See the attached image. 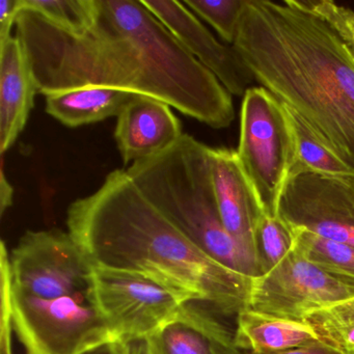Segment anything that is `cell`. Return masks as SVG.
I'll list each match as a JSON object with an SVG mask.
<instances>
[{"label": "cell", "instance_id": "f546056e", "mask_svg": "<svg viewBox=\"0 0 354 354\" xmlns=\"http://www.w3.org/2000/svg\"><path fill=\"white\" fill-rule=\"evenodd\" d=\"M126 354H150L146 339L126 343Z\"/></svg>", "mask_w": 354, "mask_h": 354}, {"label": "cell", "instance_id": "ba28073f", "mask_svg": "<svg viewBox=\"0 0 354 354\" xmlns=\"http://www.w3.org/2000/svg\"><path fill=\"white\" fill-rule=\"evenodd\" d=\"M12 289L43 299L88 295L94 265L69 232L28 231L9 256Z\"/></svg>", "mask_w": 354, "mask_h": 354}, {"label": "cell", "instance_id": "8992f818", "mask_svg": "<svg viewBox=\"0 0 354 354\" xmlns=\"http://www.w3.org/2000/svg\"><path fill=\"white\" fill-rule=\"evenodd\" d=\"M11 320L26 354H86L117 342L88 295L43 299L12 289Z\"/></svg>", "mask_w": 354, "mask_h": 354}, {"label": "cell", "instance_id": "3957f363", "mask_svg": "<svg viewBox=\"0 0 354 354\" xmlns=\"http://www.w3.org/2000/svg\"><path fill=\"white\" fill-rule=\"evenodd\" d=\"M68 232L95 266L142 273L221 315L248 308L252 279L207 256L115 169L67 211Z\"/></svg>", "mask_w": 354, "mask_h": 354}, {"label": "cell", "instance_id": "9c48e42d", "mask_svg": "<svg viewBox=\"0 0 354 354\" xmlns=\"http://www.w3.org/2000/svg\"><path fill=\"white\" fill-rule=\"evenodd\" d=\"M354 298V288L308 261L294 246L263 277L252 279L248 308L286 320L306 317Z\"/></svg>", "mask_w": 354, "mask_h": 354}, {"label": "cell", "instance_id": "277c9868", "mask_svg": "<svg viewBox=\"0 0 354 354\" xmlns=\"http://www.w3.org/2000/svg\"><path fill=\"white\" fill-rule=\"evenodd\" d=\"M210 147L189 134L126 169L147 198L196 248L223 266L260 277L221 221L211 176Z\"/></svg>", "mask_w": 354, "mask_h": 354}, {"label": "cell", "instance_id": "5b68a950", "mask_svg": "<svg viewBox=\"0 0 354 354\" xmlns=\"http://www.w3.org/2000/svg\"><path fill=\"white\" fill-rule=\"evenodd\" d=\"M236 152L263 211L277 216L295 161V140L283 103L263 86L243 96Z\"/></svg>", "mask_w": 354, "mask_h": 354}, {"label": "cell", "instance_id": "603a6c76", "mask_svg": "<svg viewBox=\"0 0 354 354\" xmlns=\"http://www.w3.org/2000/svg\"><path fill=\"white\" fill-rule=\"evenodd\" d=\"M306 9L322 18L335 30L354 59V11L331 0H299Z\"/></svg>", "mask_w": 354, "mask_h": 354}, {"label": "cell", "instance_id": "7c38bea8", "mask_svg": "<svg viewBox=\"0 0 354 354\" xmlns=\"http://www.w3.org/2000/svg\"><path fill=\"white\" fill-rule=\"evenodd\" d=\"M209 159L215 198L223 225L258 268L254 233L264 213L258 196L240 165L236 150L210 147Z\"/></svg>", "mask_w": 354, "mask_h": 354}, {"label": "cell", "instance_id": "484cf974", "mask_svg": "<svg viewBox=\"0 0 354 354\" xmlns=\"http://www.w3.org/2000/svg\"><path fill=\"white\" fill-rule=\"evenodd\" d=\"M20 10V0L0 1V42L12 36V28Z\"/></svg>", "mask_w": 354, "mask_h": 354}, {"label": "cell", "instance_id": "9a60e30c", "mask_svg": "<svg viewBox=\"0 0 354 354\" xmlns=\"http://www.w3.org/2000/svg\"><path fill=\"white\" fill-rule=\"evenodd\" d=\"M38 93L36 78L17 37L0 42V153L3 156L26 128Z\"/></svg>", "mask_w": 354, "mask_h": 354}, {"label": "cell", "instance_id": "83f0119b", "mask_svg": "<svg viewBox=\"0 0 354 354\" xmlns=\"http://www.w3.org/2000/svg\"><path fill=\"white\" fill-rule=\"evenodd\" d=\"M1 158L3 159H1V171H0V213L1 216H3L6 210L13 204L14 189L6 176L3 156H1Z\"/></svg>", "mask_w": 354, "mask_h": 354}, {"label": "cell", "instance_id": "7a4b0ae2", "mask_svg": "<svg viewBox=\"0 0 354 354\" xmlns=\"http://www.w3.org/2000/svg\"><path fill=\"white\" fill-rule=\"evenodd\" d=\"M233 45L354 169V59L335 30L299 0H248Z\"/></svg>", "mask_w": 354, "mask_h": 354}, {"label": "cell", "instance_id": "30bf717a", "mask_svg": "<svg viewBox=\"0 0 354 354\" xmlns=\"http://www.w3.org/2000/svg\"><path fill=\"white\" fill-rule=\"evenodd\" d=\"M279 216L291 229L354 248V177L292 176L279 201Z\"/></svg>", "mask_w": 354, "mask_h": 354}, {"label": "cell", "instance_id": "2e32d148", "mask_svg": "<svg viewBox=\"0 0 354 354\" xmlns=\"http://www.w3.org/2000/svg\"><path fill=\"white\" fill-rule=\"evenodd\" d=\"M140 96L107 86H82L46 95V113L67 127L77 128L119 117Z\"/></svg>", "mask_w": 354, "mask_h": 354}, {"label": "cell", "instance_id": "6da1fadb", "mask_svg": "<svg viewBox=\"0 0 354 354\" xmlns=\"http://www.w3.org/2000/svg\"><path fill=\"white\" fill-rule=\"evenodd\" d=\"M88 28L69 30L22 5L16 18L38 93L86 86L167 103L214 129L235 120L232 95L140 0H95Z\"/></svg>", "mask_w": 354, "mask_h": 354}, {"label": "cell", "instance_id": "d4e9b609", "mask_svg": "<svg viewBox=\"0 0 354 354\" xmlns=\"http://www.w3.org/2000/svg\"><path fill=\"white\" fill-rule=\"evenodd\" d=\"M324 342L346 352H354V325L341 327H314Z\"/></svg>", "mask_w": 354, "mask_h": 354}, {"label": "cell", "instance_id": "ffe728a7", "mask_svg": "<svg viewBox=\"0 0 354 354\" xmlns=\"http://www.w3.org/2000/svg\"><path fill=\"white\" fill-rule=\"evenodd\" d=\"M294 246L293 230L279 215L263 213L254 233V250L260 277L277 267Z\"/></svg>", "mask_w": 354, "mask_h": 354}, {"label": "cell", "instance_id": "e0dca14e", "mask_svg": "<svg viewBox=\"0 0 354 354\" xmlns=\"http://www.w3.org/2000/svg\"><path fill=\"white\" fill-rule=\"evenodd\" d=\"M235 341L242 351L263 353L322 343L324 339L310 323L245 308L236 316Z\"/></svg>", "mask_w": 354, "mask_h": 354}, {"label": "cell", "instance_id": "44dd1931", "mask_svg": "<svg viewBox=\"0 0 354 354\" xmlns=\"http://www.w3.org/2000/svg\"><path fill=\"white\" fill-rule=\"evenodd\" d=\"M22 5L69 30L88 28L96 13L95 0H22Z\"/></svg>", "mask_w": 354, "mask_h": 354}, {"label": "cell", "instance_id": "f1b7e54d", "mask_svg": "<svg viewBox=\"0 0 354 354\" xmlns=\"http://www.w3.org/2000/svg\"><path fill=\"white\" fill-rule=\"evenodd\" d=\"M86 354H126V344L123 342H113Z\"/></svg>", "mask_w": 354, "mask_h": 354}, {"label": "cell", "instance_id": "4316f807", "mask_svg": "<svg viewBox=\"0 0 354 354\" xmlns=\"http://www.w3.org/2000/svg\"><path fill=\"white\" fill-rule=\"evenodd\" d=\"M245 354H349L344 351L341 348L331 344L322 342V343L313 344V345L301 346V347L292 348V349L283 350V351L263 352V353H254V352H245Z\"/></svg>", "mask_w": 354, "mask_h": 354}, {"label": "cell", "instance_id": "4dcf8cb0", "mask_svg": "<svg viewBox=\"0 0 354 354\" xmlns=\"http://www.w3.org/2000/svg\"><path fill=\"white\" fill-rule=\"evenodd\" d=\"M349 354H354V352H348Z\"/></svg>", "mask_w": 354, "mask_h": 354}, {"label": "cell", "instance_id": "5bb4252c", "mask_svg": "<svg viewBox=\"0 0 354 354\" xmlns=\"http://www.w3.org/2000/svg\"><path fill=\"white\" fill-rule=\"evenodd\" d=\"M181 122L171 106L151 97L140 96L118 117L115 138L124 165L138 162L173 146L181 136Z\"/></svg>", "mask_w": 354, "mask_h": 354}, {"label": "cell", "instance_id": "7402d4cb", "mask_svg": "<svg viewBox=\"0 0 354 354\" xmlns=\"http://www.w3.org/2000/svg\"><path fill=\"white\" fill-rule=\"evenodd\" d=\"M248 0H185L184 5L233 45Z\"/></svg>", "mask_w": 354, "mask_h": 354}, {"label": "cell", "instance_id": "ac0fdd59", "mask_svg": "<svg viewBox=\"0 0 354 354\" xmlns=\"http://www.w3.org/2000/svg\"><path fill=\"white\" fill-rule=\"evenodd\" d=\"M283 106L295 140V161L290 177L302 173L331 177H354V169L335 152L328 142L295 111L285 104Z\"/></svg>", "mask_w": 354, "mask_h": 354}, {"label": "cell", "instance_id": "d6986e66", "mask_svg": "<svg viewBox=\"0 0 354 354\" xmlns=\"http://www.w3.org/2000/svg\"><path fill=\"white\" fill-rule=\"evenodd\" d=\"M292 230L295 237V248L304 258L354 288L353 246L324 239L306 230Z\"/></svg>", "mask_w": 354, "mask_h": 354}, {"label": "cell", "instance_id": "cb8c5ba5", "mask_svg": "<svg viewBox=\"0 0 354 354\" xmlns=\"http://www.w3.org/2000/svg\"><path fill=\"white\" fill-rule=\"evenodd\" d=\"M304 322L314 327H341L354 325V298L306 317Z\"/></svg>", "mask_w": 354, "mask_h": 354}, {"label": "cell", "instance_id": "8fae6325", "mask_svg": "<svg viewBox=\"0 0 354 354\" xmlns=\"http://www.w3.org/2000/svg\"><path fill=\"white\" fill-rule=\"evenodd\" d=\"M180 44L209 70L225 90L244 96L256 82L252 70L234 45L223 44L183 1L140 0Z\"/></svg>", "mask_w": 354, "mask_h": 354}, {"label": "cell", "instance_id": "4fadbf2b", "mask_svg": "<svg viewBox=\"0 0 354 354\" xmlns=\"http://www.w3.org/2000/svg\"><path fill=\"white\" fill-rule=\"evenodd\" d=\"M221 313L190 300L156 333L146 339L150 354H245Z\"/></svg>", "mask_w": 354, "mask_h": 354}, {"label": "cell", "instance_id": "52a82bcc", "mask_svg": "<svg viewBox=\"0 0 354 354\" xmlns=\"http://www.w3.org/2000/svg\"><path fill=\"white\" fill-rule=\"evenodd\" d=\"M90 298L117 341L125 344L148 339L194 300L142 273L95 265Z\"/></svg>", "mask_w": 354, "mask_h": 354}]
</instances>
